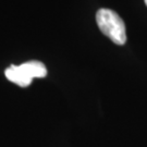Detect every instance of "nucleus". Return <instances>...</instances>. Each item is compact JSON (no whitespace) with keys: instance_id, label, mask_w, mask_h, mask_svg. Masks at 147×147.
I'll return each instance as SVG.
<instances>
[{"instance_id":"1","label":"nucleus","mask_w":147,"mask_h":147,"mask_svg":"<svg viewBox=\"0 0 147 147\" xmlns=\"http://www.w3.org/2000/svg\"><path fill=\"white\" fill-rule=\"evenodd\" d=\"M97 25L101 33L109 37L117 45H124L126 42V32L124 22L115 11L100 9L96 14Z\"/></svg>"},{"instance_id":"2","label":"nucleus","mask_w":147,"mask_h":147,"mask_svg":"<svg viewBox=\"0 0 147 147\" xmlns=\"http://www.w3.org/2000/svg\"><path fill=\"white\" fill-rule=\"evenodd\" d=\"M5 74L7 79L10 82L18 84L21 87H27L33 81L31 78H28L26 74L24 73V71L22 70L20 65H13L12 64L9 68L5 69Z\"/></svg>"},{"instance_id":"3","label":"nucleus","mask_w":147,"mask_h":147,"mask_svg":"<svg viewBox=\"0 0 147 147\" xmlns=\"http://www.w3.org/2000/svg\"><path fill=\"white\" fill-rule=\"evenodd\" d=\"M20 67L24 71V73L32 80L34 78H45L47 75V69L45 67V64L36 60L23 63Z\"/></svg>"},{"instance_id":"4","label":"nucleus","mask_w":147,"mask_h":147,"mask_svg":"<svg viewBox=\"0 0 147 147\" xmlns=\"http://www.w3.org/2000/svg\"><path fill=\"white\" fill-rule=\"evenodd\" d=\"M145 1V3H146V5H147V0H144Z\"/></svg>"}]
</instances>
